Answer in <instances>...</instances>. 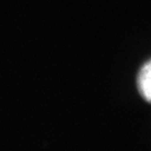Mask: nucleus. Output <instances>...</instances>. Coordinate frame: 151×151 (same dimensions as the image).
I'll return each instance as SVG.
<instances>
[{
	"label": "nucleus",
	"mask_w": 151,
	"mask_h": 151,
	"mask_svg": "<svg viewBox=\"0 0 151 151\" xmlns=\"http://www.w3.org/2000/svg\"><path fill=\"white\" fill-rule=\"evenodd\" d=\"M137 86L141 97L151 103V60L140 68L137 76Z\"/></svg>",
	"instance_id": "1"
}]
</instances>
